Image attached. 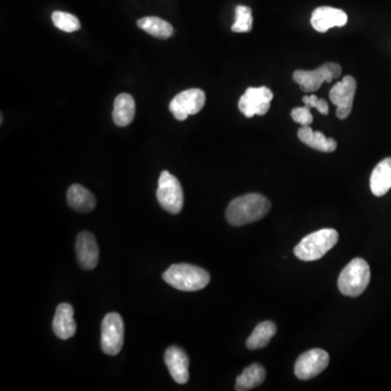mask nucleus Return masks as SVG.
I'll use <instances>...</instances> for the list:
<instances>
[{
    "mask_svg": "<svg viewBox=\"0 0 391 391\" xmlns=\"http://www.w3.org/2000/svg\"><path fill=\"white\" fill-rule=\"evenodd\" d=\"M136 113L135 100L129 93H120L114 100L113 118L114 124L120 127L127 126L133 122Z\"/></svg>",
    "mask_w": 391,
    "mask_h": 391,
    "instance_id": "18",
    "label": "nucleus"
},
{
    "mask_svg": "<svg viewBox=\"0 0 391 391\" xmlns=\"http://www.w3.org/2000/svg\"><path fill=\"white\" fill-rule=\"evenodd\" d=\"M157 199L166 212L177 214L184 205V192L179 179L173 174L164 171L159 177Z\"/></svg>",
    "mask_w": 391,
    "mask_h": 391,
    "instance_id": "5",
    "label": "nucleus"
},
{
    "mask_svg": "<svg viewBox=\"0 0 391 391\" xmlns=\"http://www.w3.org/2000/svg\"><path fill=\"white\" fill-rule=\"evenodd\" d=\"M252 9L246 5H238L236 8V21L232 26V31L235 33H248L252 30Z\"/></svg>",
    "mask_w": 391,
    "mask_h": 391,
    "instance_id": "24",
    "label": "nucleus"
},
{
    "mask_svg": "<svg viewBox=\"0 0 391 391\" xmlns=\"http://www.w3.org/2000/svg\"><path fill=\"white\" fill-rule=\"evenodd\" d=\"M205 104V91L199 89H186L174 97L168 109L179 121H185L188 115L201 111Z\"/></svg>",
    "mask_w": 391,
    "mask_h": 391,
    "instance_id": "8",
    "label": "nucleus"
},
{
    "mask_svg": "<svg viewBox=\"0 0 391 391\" xmlns=\"http://www.w3.org/2000/svg\"><path fill=\"white\" fill-rule=\"evenodd\" d=\"M348 22L347 13L342 9L332 7H320L312 13L311 24L314 30L320 33H325L332 27H342Z\"/></svg>",
    "mask_w": 391,
    "mask_h": 391,
    "instance_id": "14",
    "label": "nucleus"
},
{
    "mask_svg": "<svg viewBox=\"0 0 391 391\" xmlns=\"http://www.w3.org/2000/svg\"><path fill=\"white\" fill-rule=\"evenodd\" d=\"M67 203L73 210L80 213H89L96 207V198L80 184H74L67 190Z\"/></svg>",
    "mask_w": 391,
    "mask_h": 391,
    "instance_id": "17",
    "label": "nucleus"
},
{
    "mask_svg": "<svg viewBox=\"0 0 391 391\" xmlns=\"http://www.w3.org/2000/svg\"><path fill=\"white\" fill-rule=\"evenodd\" d=\"M303 102L309 108H315L320 113L323 114V115H327L329 112L328 104L327 101L324 99H319L315 95H311V96H304L302 99Z\"/></svg>",
    "mask_w": 391,
    "mask_h": 391,
    "instance_id": "26",
    "label": "nucleus"
},
{
    "mask_svg": "<svg viewBox=\"0 0 391 391\" xmlns=\"http://www.w3.org/2000/svg\"><path fill=\"white\" fill-rule=\"evenodd\" d=\"M370 280V269L368 262L355 258L340 273L338 288L342 295L358 297L366 291Z\"/></svg>",
    "mask_w": 391,
    "mask_h": 391,
    "instance_id": "4",
    "label": "nucleus"
},
{
    "mask_svg": "<svg viewBox=\"0 0 391 391\" xmlns=\"http://www.w3.org/2000/svg\"><path fill=\"white\" fill-rule=\"evenodd\" d=\"M370 190L381 197L391 190V158L383 159L374 168L370 179Z\"/></svg>",
    "mask_w": 391,
    "mask_h": 391,
    "instance_id": "16",
    "label": "nucleus"
},
{
    "mask_svg": "<svg viewBox=\"0 0 391 391\" xmlns=\"http://www.w3.org/2000/svg\"><path fill=\"white\" fill-rule=\"evenodd\" d=\"M357 91V80L353 76H347L329 91V98L337 107L336 115L338 119L345 120L353 111V100Z\"/></svg>",
    "mask_w": 391,
    "mask_h": 391,
    "instance_id": "10",
    "label": "nucleus"
},
{
    "mask_svg": "<svg viewBox=\"0 0 391 391\" xmlns=\"http://www.w3.org/2000/svg\"><path fill=\"white\" fill-rule=\"evenodd\" d=\"M164 362L168 366L172 379L177 383H186L190 379V360L184 350L177 346L168 348L164 355Z\"/></svg>",
    "mask_w": 391,
    "mask_h": 391,
    "instance_id": "13",
    "label": "nucleus"
},
{
    "mask_svg": "<svg viewBox=\"0 0 391 391\" xmlns=\"http://www.w3.org/2000/svg\"><path fill=\"white\" fill-rule=\"evenodd\" d=\"M162 278L168 285L181 291H201L210 282V274L205 269L186 263L171 265Z\"/></svg>",
    "mask_w": 391,
    "mask_h": 391,
    "instance_id": "2",
    "label": "nucleus"
},
{
    "mask_svg": "<svg viewBox=\"0 0 391 391\" xmlns=\"http://www.w3.org/2000/svg\"><path fill=\"white\" fill-rule=\"evenodd\" d=\"M329 364V355L322 349L309 350L299 357L295 364V374L299 379L308 381L321 374Z\"/></svg>",
    "mask_w": 391,
    "mask_h": 391,
    "instance_id": "11",
    "label": "nucleus"
},
{
    "mask_svg": "<svg viewBox=\"0 0 391 391\" xmlns=\"http://www.w3.org/2000/svg\"><path fill=\"white\" fill-rule=\"evenodd\" d=\"M76 256L80 267L86 271L93 269L98 265L99 248L96 238L89 232H80L76 238Z\"/></svg>",
    "mask_w": 391,
    "mask_h": 391,
    "instance_id": "12",
    "label": "nucleus"
},
{
    "mask_svg": "<svg viewBox=\"0 0 391 391\" xmlns=\"http://www.w3.org/2000/svg\"><path fill=\"white\" fill-rule=\"evenodd\" d=\"M311 108L308 106L302 107V108H295L291 111V118L295 122L299 123L302 126H309L313 122V115H312Z\"/></svg>",
    "mask_w": 391,
    "mask_h": 391,
    "instance_id": "25",
    "label": "nucleus"
},
{
    "mask_svg": "<svg viewBox=\"0 0 391 391\" xmlns=\"http://www.w3.org/2000/svg\"><path fill=\"white\" fill-rule=\"evenodd\" d=\"M342 69L338 63H324L315 70H297L293 73V80L306 93L317 91L323 83H331L342 76Z\"/></svg>",
    "mask_w": 391,
    "mask_h": 391,
    "instance_id": "6",
    "label": "nucleus"
},
{
    "mask_svg": "<svg viewBox=\"0 0 391 391\" xmlns=\"http://www.w3.org/2000/svg\"><path fill=\"white\" fill-rule=\"evenodd\" d=\"M267 377L265 368L254 363L252 366L245 368L244 372L236 379L235 389L237 391H248L260 386Z\"/></svg>",
    "mask_w": 391,
    "mask_h": 391,
    "instance_id": "20",
    "label": "nucleus"
},
{
    "mask_svg": "<svg viewBox=\"0 0 391 391\" xmlns=\"http://www.w3.org/2000/svg\"><path fill=\"white\" fill-rule=\"evenodd\" d=\"M276 331L278 328L273 322H262L256 326L252 334L247 339V348L250 350H258L267 347L276 334Z\"/></svg>",
    "mask_w": 391,
    "mask_h": 391,
    "instance_id": "21",
    "label": "nucleus"
},
{
    "mask_svg": "<svg viewBox=\"0 0 391 391\" xmlns=\"http://www.w3.org/2000/svg\"><path fill=\"white\" fill-rule=\"evenodd\" d=\"M52 22L56 27L67 33L78 31L80 29V23L76 16L65 11H55L52 16Z\"/></svg>",
    "mask_w": 391,
    "mask_h": 391,
    "instance_id": "23",
    "label": "nucleus"
},
{
    "mask_svg": "<svg viewBox=\"0 0 391 391\" xmlns=\"http://www.w3.org/2000/svg\"><path fill=\"white\" fill-rule=\"evenodd\" d=\"M271 202L260 194H247L232 200L226 209V220L232 226L254 223L267 216Z\"/></svg>",
    "mask_w": 391,
    "mask_h": 391,
    "instance_id": "1",
    "label": "nucleus"
},
{
    "mask_svg": "<svg viewBox=\"0 0 391 391\" xmlns=\"http://www.w3.org/2000/svg\"><path fill=\"white\" fill-rule=\"evenodd\" d=\"M124 344V324L120 314L112 312L101 323V349L108 355H117Z\"/></svg>",
    "mask_w": 391,
    "mask_h": 391,
    "instance_id": "7",
    "label": "nucleus"
},
{
    "mask_svg": "<svg viewBox=\"0 0 391 391\" xmlns=\"http://www.w3.org/2000/svg\"><path fill=\"white\" fill-rule=\"evenodd\" d=\"M52 329L60 339L67 340L76 333V323L74 320V309L69 303H61L56 310L52 321Z\"/></svg>",
    "mask_w": 391,
    "mask_h": 391,
    "instance_id": "15",
    "label": "nucleus"
},
{
    "mask_svg": "<svg viewBox=\"0 0 391 391\" xmlns=\"http://www.w3.org/2000/svg\"><path fill=\"white\" fill-rule=\"evenodd\" d=\"M299 139L304 145L322 153H333L336 150L337 143L334 138H327L323 133L314 132L310 125L302 126L298 131Z\"/></svg>",
    "mask_w": 391,
    "mask_h": 391,
    "instance_id": "19",
    "label": "nucleus"
},
{
    "mask_svg": "<svg viewBox=\"0 0 391 391\" xmlns=\"http://www.w3.org/2000/svg\"><path fill=\"white\" fill-rule=\"evenodd\" d=\"M272 99V91L265 86L249 87L239 99L238 108L247 118L265 115L269 110Z\"/></svg>",
    "mask_w": 391,
    "mask_h": 391,
    "instance_id": "9",
    "label": "nucleus"
},
{
    "mask_svg": "<svg viewBox=\"0 0 391 391\" xmlns=\"http://www.w3.org/2000/svg\"><path fill=\"white\" fill-rule=\"evenodd\" d=\"M137 26L157 38L166 39L173 34V26L168 22L164 21V19L157 16H145L139 19Z\"/></svg>",
    "mask_w": 391,
    "mask_h": 391,
    "instance_id": "22",
    "label": "nucleus"
},
{
    "mask_svg": "<svg viewBox=\"0 0 391 391\" xmlns=\"http://www.w3.org/2000/svg\"><path fill=\"white\" fill-rule=\"evenodd\" d=\"M338 238L339 235L337 231L333 228H323L301 239L300 243L295 247L293 254L302 261H316L334 248L338 243Z\"/></svg>",
    "mask_w": 391,
    "mask_h": 391,
    "instance_id": "3",
    "label": "nucleus"
}]
</instances>
